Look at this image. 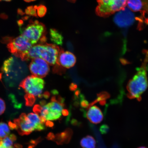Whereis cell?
Masks as SVG:
<instances>
[{
  "mask_svg": "<svg viewBox=\"0 0 148 148\" xmlns=\"http://www.w3.org/2000/svg\"><path fill=\"white\" fill-rule=\"evenodd\" d=\"M145 55L142 65L136 69V73L129 81L127 86V97L130 99H136L140 101L142 94L148 86L147 65L148 63V50H144Z\"/></svg>",
  "mask_w": 148,
  "mask_h": 148,
  "instance_id": "cell-1",
  "label": "cell"
},
{
  "mask_svg": "<svg viewBox=\"0 0 148 148\" xmlns=\"http://www.w3.org/2000/svg\"><path fill=\"white\" fill-rule=\"evenodd\" d=\"M60 50V47L55 44L45 43L36 44L31 47L23 60L40 58L50 65H54L57 64Z\"/></svg>",
  "mask_w": 148,
  "mask_h": 148,
  "instance_id": "cell-2",
  "label": "cell"
},
{
  "mask_svg": "<svg viewBox=\"0 0 148 148\" xmlns=\"http://www.w3.org/2000/svg\"><path fill=\"white\" fill-rule=\"evenodd\" d=\"M45 86V82L42 78L33 75L29 76L23 79L20 86L25 91L26 105L32 106L36 101V97H42Z\"/></svg>",
  "mask_w": 148,
  "mask_h": 148,
  "instance_id": "cell-3",
  "label": "cell"
},
{
  "mask_svg": "<svg viewBox=\"0 0 148 148\" xmlns=\"http://www.w3.org/2000/svg\"><path fill=\"white\" fill-rule=\"evenodd\" d=\"M46 32L45 25L36 20L28 25L22 31L21 35L34 45L39 42L41 43H45L46 40Z\"/></svg>",
  "mask_w": 148,
  "mask_h": 148,
  "instance_id": "cell-4",
  "label": "cell"
},
{
  "mask_svg": "<svg viewBox=\"0 0 148 148\" xmlns=\"http://www.w3.org/2000/svg\"><path fill=\"white\" fill-rule=\"evenodd\" d=\"M16 126V130L21 136L30 134L34 131H41L45 129L44 125L32 117H28L25 113H22L19 118L14 120Z\"/></svg>",
  "mask_w": 148,
  "mask_h": 148,
  "instance_id": "cell-5",
  "label": "cell"
},
{
  "mask_svg": "<svg viewBox=\"0 0 148 148\" xmlns=\"http://www.w3.org/2000/svg\"><path fill=\"white\" fill-rule=\"evenodd\" d=\"M98 5L96 12L98 16L106 17L123 10L127 0H97Z\"/></svg>",
  "mask_w": 148,
  "mask_h": 148,
  "instance_id": "cell-6",
  "label": "cell"
},
{
  "mask_svg": "<svg viewBox=\"0 0 148 148\" xmlns=\"http://www.w3.org/2000/svg\"><path fill=\"white\" fill-rule=\"evenodd\" d=\"M33 45L22 35L11 40L7 44L9 51L15 56L23 60Z\"/></svg>",
  "mask_w": 148,
  "mask_h": 148,
  "instance_id": "cell-7",
  "label": "cell"
},
{
  "mask_svg": "<svg viewBox=\"0 0 148 148\" xmlns=\"http://www.w3.org/2000/svg\"><path fill=\"white\" fill-rule=\"evenodd\" d=\"M139 18L135 16L134 13L127 7L118 12L114 16V21L118 27L123 29H127Z\"/></svg>",
  "mask_w": 148,
  "mask_h": 148,
  "instance_id": "cell-8",
  "label": "cell"
},
{
  "mask_svg": "<svg viewBox=\"0 0 148 148\" xmlns=\"http://www.w3.org/2000/svg\"><path fill=\"white\" fill-rule=\"evenodd\" d=\"M29 70L32 75L43 78L49 73V64L45 60L40 58L32 59L29 66Z\"/></svg>",
  "mask_w": 148,
  "mask_h": 148,
  "instance_id": "cell-9",
  "label": "cell"
},
{
  "mask_svg": "<svg viewBox=\"0 0 148 148\" xmlns=\"http://www.w3.org/2000/svg\"><path fill=\"white\" fill-rule=\"evenodd\" d=\"M127 5L131 10L140 12L142 21L144 18L145 23L148 24V0H127Z\"/></svg>",
  "mask_w": 148,
  "mask_h": 148,
  "instance_id": "cell-10",
  "label": "cell"
},
{
  "mask_svg": "<svg viewBox=\"0 0 148 148\" xmlns=\"http://www.w3.org/2000/svg\"><path fill=\"white\" fill-rule=\"evenodd\" d=\"M76 62V58L73 53L61 49L59 53L57 64L62 67L70 68L73 67Z\"/></svg>",
  "mask_w": 148,
  "mask_h": 148,
  "instance_id": "cell-11",
  "label": "cell"
},
{
  "mask_svg": "<svg viewBox=\"0 0 148 148\" xmlns=\"http://www.w3.org/2000/svg\"><path fill=\"white\" fill-rule=\"evenodd\" d=\"M87 112H84L85 117L92 123L98 124L101 123L103 119V115L100 109L97 106L90 107Z\"/></svg>",
  "mask_w": 148,
  "mask_h": 148,
  "instance_id": "cell-12",
  "label": "cell"
},
{
  "mask_svg": "<svg viewBox=\"0 0 148 148\" xmlns=\"http://www.w3.org/2000/svg\"><path fill=\"white\" fill-rule=\"evenodd\" d=\"M73 134V131L71 129H66L63 132L56 135L55 138L53 141L58 145L68 144L71 140Z\"/></svg>",
  "mask_w": 148,
  "mask_h": 148,
  "instance_id": "cell-13",
  "label": "cell"
},
{
  "mask_svg": "<svg viewBox=\"0 0 148 148\" xmlns=\"http://www.w3.org/2000/svg\"><path fill=\"white\" fill-rule=\"evenodd\" d=\"M96 144L95 139L90 136L85 137L80 141V145L83 148H95Z\"/></svg>",
  "mask_w": 148,
  "mask_h": 148,
  "instance_id": "cell-14",
  "label": "cell"
},
{
  "mask_svg": "<svg viewBox=\"0 0 148 148\" xmlns=\"http://www.w3.org/2000/svg\"><path fill=\"white\" fill-rule=\"evenodd\" d=\"M50 34L52 41L58 45H62L63 38L60 33L55 29H51L50 31Z\"/></svg>",
  "mask_w": 148,
  "mask_h": 148,
  "instance_id": "cell-15",
  "label": "cell"
},
{
  "mask_svg": "<svg viewBox=\"0 0 148 148\" xmlns=\"http://www.w3.org/2000/svg\"><path fill=\"white\" fill-rule=\"evenodd\" d=\"M10 131L8 125L3 122L0 123V140H3L10 134Z\"/></svg>",
  "mask_w": 148,
  "mask_h": 148,
  "instance_id": "cell-16",
  "label": "cell"
},
{
  "mask_svg": "<svg viewBox=\"0 0 148 148\" xmlns=\"http://www.w3.org/2000/svg\"><path fill=\"white\" fill-rule=\"evenodd\" d=\"M62 112L58 111H53L49 110V114L46 116L45 118L47 120L54 121V120L60 119L62 115Z\"/></svg>",
  "mask_w": 148,
  "mask_h": 148,
  "instance_id": "cell-17",
  "label": "cell"
},
{
  "mask_svg": "<svg viewBox=\"0 0 148 148\" xmlns=\"http://www.w3.org/2000/svg\"><path fill=\"white\" fill-rule=\"evenodd\" d=\"M36 9L37 15L39 17H42L45 16L47 12V8L43 5H40L38 6H35Z\"/></svg>",
  "mask_w": 148,
  "mask_h": 148,
  "instance_id": "cell-18",
  "label": "cell"
},
{
  "mask_svg": "<svg viewBox=\"0 0 148 148\" xmlns=\"http://www.w3.org/2000/svg\"><path fill=\"white\" fill-rule=\"evenodd\" d=\"M2 145L5 148H8L12 147L13 141L11 139L9 136H7L1 140Z\"/></svg>",
  "mask_w": 148,
  "mask_h": 148,
  "instance_id": "cell-19",
  "label": "cell"
},
{
  "mask_svg": "<svg viewBox=\"0 0 148 148\" xmlns=\"http://www.w3.org/2000/svg\"><path fill=\"white\" fill-rule=\"evenodd\" d=\"M26 12L27 14H30L31 16H37L36 9L35 6L29 7L26 10Z\"/></svg>",
  "mask_w": 148,
  "mask_h": 148,
  "instance_id": "cell-20",
  "label": "cell"
},
{
  "mask_svg": "<svg viewBox=\"0 0 148 148\" xmlns=\"http://www.w3.org/2000/svg\"><path fill=\"white\" fill-rule=\"evenodd\" d=\"M6 108L5 102L3 99L0 98V115L4 112Z\"/></svg>",
  "mask_w": 148,
  "mask_h": 148,
  "instance_id": "cell-21",
  "label": "cell"
},
{
  "mask_svg": "<svg viewBox=\"0 0 148 148\" xmlns=\"http://www.w3.org/2000/svg\"><path fill=\"white\" fill-rule=\"evenodd\" d=\"M80 106L83 108H87L89 104L88 102L84 99V98L82 96H81L80 98Z\"/></svg>",
  "mask_w": 148,
  "mask_h": 148,
  "instance_id": "cell-22",
  "label": "cell"
},
{
  "mask_svg": "<svg viewBox=\"0 0 148 148\" xmlns=\"http://www.w3.org/2000/svg\"><path fill=\"white\" fill-rule=\"evenodd\" d=\"M109 130V127L107 125H103L101 126L100 127L99 130L101 134H107Z\"/></svg>",
  "mask_w": 148,
  "mask_h": 148,
  "instance_id": "cell-23",
  "label": "cell"
},
{
  "mask_svg": "<svg viewBox=\"0 0 148 148\" xmlns=\"http://www.w3.org/2000/svg\"><path fill=\"white\" fill-rule=\"evenodd\" d=\"M42 107L39 105H36L34 106L33 111L35 113L37 114H40L41 112Z\"/></svg>",
  "mask_w": 148,
  "mask_h": 148,
  "instance_id": "cell-24",
  "label": "cell"
},
{
  "mask_svg": "<svg viewBox=\"0 0 148 148\" xmlns=\"http://www.w3.org/2000/svg\"><path fill=\"white\" fill-rule=\"evenodd\" d=\"M41 139L39 138L36 140H32L30 142V143L32 145L29 146V148H33L39 142L41 141Z\"/></svg>",
  "mask_w": 148,
  "mask_h": 148,
  "instance_id": "cell-25",
  "label": "cell"
},
{
  "mask_svg": "<svg viewBox=\"0 0 148 148\" xmlns=\"http://www.w3.org/2000/svg\"><path fill=\"white\" fill-rule=\"evenodd\" d=\"M55 138V135L53 133L50 132L46 136L47 140H54Z\"/></svg>",
  "mask_w": 148,
  "mask_h": 148,
  "instance_id": "cell-26",
  "label": "cell"
},
{
  "mask_svg": "<svg viewBox=\"0 0 148 148\" xmlns=\"http://www.w3.org/2000/svg\"><path fill=\"white\" fill-rule=\"evenodd\" d=\"M62 114L64 116H68V118L67 119V121H68L70 119V117L69 116V111L68 110H66V109H63L62 111Z\"/></svg>",
  "mask_w": 148,
  "mask_h": 148,
  "instance_id": "cell-27",
  "label": "cell"
},
{
  "mask_svg": "<svg viewBox=\"0 0 148 148\" xmlns=\"http://www.w3.org/2000/svg\"><path fill=\"white\" fill-rule=\"evenodd\" d=\"M45 125L47 127L52 128V127H54V124L53 122L49 121V120H47V121L46 122Z\"/></svg>",
  "mask_w": 148,
  "mask_h": 148,
  "instance_id": "cell-28",
  "label": "cell"
},
{
  "mask_svg": "<svg viewBox=\"0 0 148 148\" xmlns=\"http://www.w3.org/2000/svg\"><path fill=\"white\" fill-rule=\"evenodd\" d=\"M8 125L9 128H10L11 129H16V126L15 124L14 123H13L12 122L10 121L9 122Z\"/></svg>",
  "mask_w": 148,
  "mask_h": 148,
  "instance_id": "cell-29",
  "label": "cell"
},
{
  "mask_svg": "<svg viewBox=\"0 0 148 148\" xmlns=\"http://www.w3.org/2000/svg\"><path fill=\"white\" fill-rule=\"evenodd\" d=\"M9 137L11 139L13 142L15 141L16 140V137L15 135L14 134H10V136H9Z\"/></svg>",
  "mask_w": 148,
  "mask_h": 148,
  "instance_id": "cell-30",
  "label": "cell"
},
{
  "mask_svg": "<svg viewBox=\"0 0 148 148\" xmlns=\"http://www.w3.org/2000/svg\"><path fill=\"white\" fill-rule=\"evenodd\" d=\"M71 124L74 125H77L79 124V123L75 119H73L71 121Z\"/></svg>",
  "mask_w": 148,
  "mask_h": 148,
  "instance_id": "cell-31",
  "label": "cell"
},
{
  "mask_svg": "<svg viewBox=\"0 0 148 148\" xmlns=\"http://www.w3.org/2000/svg\"><path fill=\"white\" fill-rule=\"evenodd\" d=\"M77 86L74 84H72L71 86L70 87V88H71V90H75Z\"/></svg>",
  "mask_w": 148,
  "mask_h": 148,
  "instance_id": "cell-32",
  "label": "cell"
},
{
  "mask_svg": "<svg viewBox=\"0 0 148 148\" xmlns=\"http://www.w3.org/2000/svg\"><path fill=\"white\" fill-rule=\"evenodd\" d=\"M14 146V147L16 148H22L23 147V146L22 145L18 144H15Z\"/></svg>",
  "mask_w": 148,
  "mask_h": 148,
  "instance_id": "cell-33",
  "label": "cell"
},
{
  "mask_svg": "<svg viewBox=\"0 0 148 148\" xmlns=\"http://www.w3.org/2000/svg\"><path fill=\"white\" fill-rule=\"evenodd\" d=\"M24 1L26 2H32L33 1H36V0H24Z\"/></svg>",
  "mask_w": 148,
  "mask_h": 148,
  "instance_id": "cell-34",
  "label": "cell"
},
{
  "mask_svg": "<svg viewBox=\"0 0 148 148\" xmlns=\"http://www.w3.org/2000/svg\"><path fill=\"white\" fill-rule=\"evenodd\" d=\"M0 148H5L3 147L2 145L1 140H0Z\"/></svg>",
  "mask_w": 148,
  "mask_h": 148,
  "instance_id": "cell-35",
  "label": "cell"
},
{
  "mask_svg": "<svg viewBox=\"0 0 148 148\" xmlns=\"http://www.w3.org/2000/svg\"><path fill=\"white\" fill-rule=\"evenodd\" d=\"M68 1L70 2L71 3H75L76 0H67Z\"/></svg>",
  "mask_w": 148,
  "mask_h": 148,
  "instance_id": "cell-36",
  "label": "cell"
},
{
  "mask_svg": "<svg viewBox=\"0 0 148 148\" xmlns=\"http://www.w3.org/2000/svg\"><path fill=\"white\" fill-rule=\"evenodd\" d=\"M0 1H11V0H0Z\"/></svg>",
  "mask_w": 148,
  "mask_h": 148,
  "instance_id": "cell-37",
  "label": "cell"
},
{
  "mask_svg": "<svg viewBox=\"0 0 148 148\" xmlns=\"http://www.w3.org/2000/svg\"><path fill=\"white\" fill-rule=\"evenodd\" d=\"M138 148H147L146 147H139Z\"/></svg>",
  "mask_w": 148,
  "mask_h": 148,
  "instance_id": "cell-38",
  "label": "cell"
},
{
  "mask_svg": "<svg viewBox=\"0 0 148 148\" xmlns=\"http://www.w3.org/2000/svg\"><path fill=\"white\" fill-rule=\"evenodd\" d=\"M14 148V147H9V148Z\"/></svg>",
  "mask_w": 148,
  "mask_h": 148,
  "instance_id": "cell-39",
  "label": "cell"
}]
</instances>
